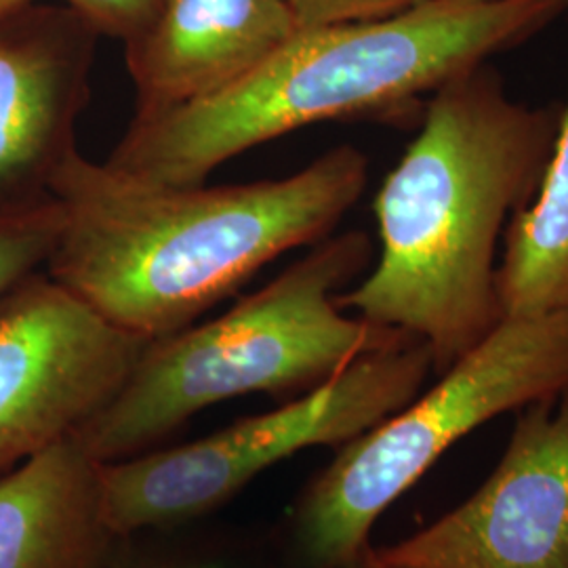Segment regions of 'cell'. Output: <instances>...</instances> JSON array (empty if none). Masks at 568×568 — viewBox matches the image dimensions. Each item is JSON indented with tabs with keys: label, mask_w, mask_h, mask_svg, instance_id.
Listing matches in <instances>:
<instances>
[{
	"label": "cell",
	"mask_w": 568,
	"mask_h": 568,
	"mask_svg": "<svg viewBox=\"0 0 568 568\" xmlns=\"http://www.w3.org/2000/svg\"><path fill=\"white\" fill-rule=\"evenodd\" d=\"M61 230L60 204L53 199L0 213V295L47 264Z\"/></svg>",
	"instance_id": "4fadbf2b"
},
{
	"label": "cell",
	"mask_w": 568,
	"mask_h": 568,
	"mask_svg": "<svg viewBox=\"0 0 568 568\" xmlns=\"http://www.w3.org/2000/svg\"><path fill=\"white\" fill-rule=\"evenodd\" d=\"M377 554L405 568H568V389L516 410L499 464L464 504Z\"/></svg>",
	"instance_id": "ba28073f"
},
{
	"label": "cell",
	"mask_w": 568,
	"mask_h": 568,
	"mask_svg": "<svg viewBox=\"0 0 568 568\" xmlns=\"http://www.w3.org/2000/svg\"><path fill=\"white\" fill-rule=\"evenodd\" d=\"M95 34L72 9L39 32L0 34V213L53 199L91 95Z\"/></svg>",
	"instance_id": "9c48e42d"
},
{
	"label": "cell",
	"mask_w": 568,
	"mask_h": 568,
	"mask_svg": "<svg viewBox=\"0 0 568 568\" xmlns=\"http://www.w3.org/2000/svg\"><path fill=\"white\" fill-rule=\"evenodd\" d=\"M565 0H426L386 20L297 28L243 81L156 114H135L110 169L199 185L246 150L325 121L424 116L426 95L546 28Z\"/></svg>",
	"instance_id": "3957f363"
},
{
	"label": "cell",
	"mask_w": 568,
	"mask_h": 568,
	"mask_svg": "<svg viewBox=\"0 0 568 568\" xmlns=\"http://www.w3.org/2000/svg\"><path fill=\"white\" fill-rule=\"evenodd\" d=\"M297 28L386 20L426 0H286Z\"/></svg>",
	"instance_id": "5bb4252c"
},
{
	"label": "cell",
	"mask_w": 568,
	"mask_h": 568,
	"mask_svg": "<svg viewBox=\"0 0 568 568\" xmlns=\"http://www.w3.org/2000/svg\"><path fill=\"white\" fill-rule=\"evenodd\" d=\"M286 0H163L126 44L138 112L203 102L257 70L295 34Z\"/></svg>",
	"instance_id": "30bf717a"
},
{
	"label": "cell",
	"mask_w": 568,
	"mask_h": 568,
	"mask_svg": "<svg viewBox=\"0 0 568 568\" xmlns=\"http://www.w3.org/2000/svg\"><path fill=\"white\" fill-rule=\"evenodd\" d=\"M499 260L504 318L568 312V103L544 183L509 222Z\"/></svg>",
	"instance_id": "7c38bea8"
},
{
	"label": "cell",
	"mask_w": 568,
	"mask_h": 568,
	"mask_svg": "<svg viewBox=\"0 0 568 568\" xmlns=\"http://www.w3.org/2000/svg\"><path fill=\"white\" fill-rule=\"evenodd\" d=\"M368 159L339 145L283 180L161 185L82 156L51 183L61 230L49 276L154 342L194 325L284 253L325 241L361 201Z\"/></svg>",
	"instance_id": "7a4b0ae2"
},
{
	"label": "cell",
	"mask_w": 568,
	"mask_h": 568,
	"mask_svg": "<svg viewBox=\"0 0 568 568\" xmlns=\"http://www.w3.org/2000/svg\"><path fill=\"white\" fill-rule=\"evenodd\" d=\"M467 2H485V0H467Z\"/></svg>",
	"instance_id": "d6986e66"
},
{
	"label": "cell",
	"mask_w": 568,
	"mask_h": 568,
	"mask_svg": "<svg viewBox=\"0 0 568 568\" xmlns=\"http://www.w3.org/2000/svg\"><path fill=\"white\" fill-rule=\"evenodd\" d=\"M32 0H0V20L2 18H7V16H11V13H16V11H20L23 9L26 4H30Z\"/></svg>",
	"instance_id": "ac0fdd59"
},
{
	"label": "cell",
	"mask_w": 568,
	"mask_h": 568,
	"mask_svg": "<svg viewBox=\"0 0 568 568\" xmlns=\"http://www.w3.org/2000/svg\"><path fill=\"white\" fill-rule=\"evenodd\" d=\"M568 389V312L504 318L436 384L337 448L291 511L300 568H344L394 501L474 429Z\"/></svg>",
	"instance_id": "5b68a950"
},
{
	"label": "cell",
	"mask_w": 568,
	"mask_h": 568,
	"mask_svg": "<svg viewBox=\"0 0 568 568\" xmlns=\"http://www.w3.org/2000/svg\"><path fill=\"white\" fill-rule=\"evenodd\" d=\"M124 541V539H122ZM121 541V546H122ZM114 551L105 568H234L225 558L211 551H148V554H121Z\"/></svg>",
	"instance_id": "2e32d148"
},
{
	"label": "cell",
	"mask_w": 568,
	"mask_h": 568,
	"mask_svg": "<svg viewBox=\"0 0 568 568\" xmlns=\"http://www.w3.org/2000/svg\"><path fill=\"white\" fill-rule=\"evenodd\" d=\"M371 255L365 232L326 236L222 316L148 342L119 396L74 438L95 462L116 464L159 447L209 406L246 394L297 398L368 352L413 337L337 305Z\"/></svg>",
	"instance_id": "277c9868"
},
{
	"label": "cell",
	"mask_w": 568,
	"mask_h": 568,
	"mask_svg": "<svg viewBox=\"0 0 568 568\" xmlns=\"http://www.w3.org/2000/svg\"><path fill=\"white\" fill-rule=\"evenodd\" d=\"M103 464L77 438L0 474V568H105L121 546Z\"/></svg>",
	"instance_id": "8fae6325"
},
{
	"label": "cell",
	"mask_w": 568,
	"mask_h": 568,
	"mask_svg": "<svg viewBox=\"0 0 568 568\" xmlns=\"http://www.w3.org/2000/svg\"><path fill=\"white\" fill-rule=\"evenodd\" d=\"M98 34L129 42L156 16L163 0H65Z\"/></svg>",
	"instance_id": "9a60e30c"
},
{
	"label": "cell",
	"mask_w": 568,
	"mask_h": 568,
	"mask_svg": "<svg viewBox=\"0 0 568 568\" xmlns=\"http://www.w3.org/2000/svg\"><path fill=\"white\" fill-rule=\"evenodd\" d=\"M145 345L49 274L7 291L0 300V474L74 438L119 396Z\"/></svg>",
	"instance_id": "52a82bcc"
},
{
	"label": "cell",
	"mask_w": 568,
	"mask_h": 568,
	"mask_svg": "<svg viewBox=\"0 0 568 568\" xmlns=\"http://www.w3.org/2000/svg\"><path fill=\"white\" fill-rule=\"evenodd\" d=\"M429 375L434 365L427 345L408 337L368 352L323 386L274 410L180 447L103 464L108 523L129 539L196 520L305 448H339L382 424L424 392Z\"/></svg>",
	"instance_id": "8992f818"
},
{
	"label": "cell",
	"mask_w": 568,
	"mask_h": 568,
	"mask_svg": "<svg viewBox=\"0 0 568 568\" xmlns=\"http://www.w3.org/2000/svg\"><path fill=\"white\" fill-rule=\"evenodd\" d=\"M560 116L511 100L488 61L434 91L375 196L379 260L337 305L422 339L434 377L466 356L504 321L499 244L544 183Z\"/></svg>",
	"instance_id": "6da1fadb"
},
{
	"label": "cell",
	"mask_w": 568,
	"mask_h": 568,
	"mask_svg": "<svg viewBox=\"0 0 568 568\" xmlns=\"http://www.w3.org/2000/svg\"><path fill=\"white\" fill-rule=\"evenodd\" d=\"M344 568H405V567H396V565H389L386 562L379 554H377V548H373L371 544L366 546L349 565H345Z\"/></svg>",
	"instance_id": "e0dca14e"
}]
</instances>
